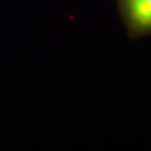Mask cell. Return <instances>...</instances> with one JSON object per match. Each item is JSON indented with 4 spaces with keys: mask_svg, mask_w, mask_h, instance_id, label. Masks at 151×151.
<instances>
[{
    "mask_svg": "<svg viewBox=\"0 0 151 151\" xmlns=\"http://www.w3.org/2000/svg\"><path fill=\"white\" fill-rule=\"evenodd\" d=\"M116 4L129 39L151 38V0H116Z\"/></svg>",
    "mask_w": 151,
    "mask_h": 151,
    "instance_id": "1",
    "label": "cell"
}]
</instances>
